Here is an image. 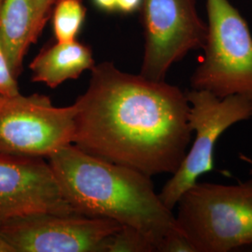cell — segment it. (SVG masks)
<instances>
[{"label": "cell", "instance_id": "obj_1", "mask_svg": "<svg viewBox=\"0 0 252 252\" xmlns=\"http://www.w3.org/2000/svg\"><path fill=\"white\" fill-rule=\"evenodd\" d=\"M74 105L73 144L91 155L153 177L173 175L188 152L189 102L165 81L106 61L91 69L89 86Z\"/></svg>", "mask_w": 252, "mask_h": 252}, {"label": "cell", "instance_id": "obj_2", "mask_svg": "<svg viewBox=\"0 0 252 252\" xmlns=\"http://www.w3.org/2000/svg\"><path fill=\"white\" fill-rule=\"evenodd\" d=\"M63 198L75 213L99 217L135 228L153 242L155 252L179 226L173 210L156 193L152 177L65 146L49 158Z\"/></svg>", "mask_w": 252, "mask_h": 252}, {"label": "cell", "instance_id": "obj_3", "mask_svg": "<svg viewBox=\"0 0 252 252\" xmlns=\"http://www.w3.org/2000/svg\"><path fill=\"white\" fill-rule=\"evenodd\" d=\"M176 221L195 252L252 245V179L237 185L195 182L179 199Z\"/></svg>", "mask_w": 252, "mask_h": 252}, {"label": "cell", "instance_id": "obj_4", "mask_svg": "<svg viewBox=\"0 0 252 252\" xmlns=\"http://www.w3.org/2000/svg\"><path fill=\"white\" fill-rule=\"evenodd\" d=\"M207 37L204 57L191 74L194 90L220 98L238 94L252 101V35L229 0H206Z\"/></svg>", "mask_w": 252, "mask_h": 252}, {"label": "cell", "instance_id": "obj_5", "mask_svg": "<svg viewBox=\"0 0 252 252\" xmlns=\"http://www.w3.org/2000/svg\"><path fill=\"white\" fill-rule=\"evenodd\" d=\"M185 94L189 104V126L195 136L180 167L159 193L170 210L201 176L214 169V151L219 137L231 126L252 117V101L242 95L220 98L207 91L194 89L186 91Z\"/></svg>", "mask_w": 252, "mask_h": 252}, {"label": "cell", "instance_id": "obj_6", "mask_svg": "<svg viewBox=\"0 0 252 252\" xmlns=\"http://www.w3.org/2000/svg\"><path fill=\"white\" fill-rule=\"evenodd\" d=\"M76 107L44 94H0V153L49 158L73 144Z\"/></svg>", "mask_w": 252, "mask_h": 252}, {"label": "cell", "instance_id": "obj_7", "mask_svg": "<svg viewBox=\"0 0 252 252\" xmlns=\"http://www.w3.org/2000/svg\"><path fill=\"white\" fill-rule=\"evenodd\" d=\"M140 9L145 41L140 75L165 81L174 63L203 50L207 23L199 15L196 0H142Z\"/></svg>", "mask_w": 252, "mask_h": 252}, {"label": "cell", "instance_id": "obj_8", "mask_svg": "<svg viewBox=\"0 0 252 252\" xmlns=\"http://www.w3.org/2000/svg\"><path fill=\"white\" fill-rule=\"evenodd\" d=\"M117 221L78 213H35L0 223V238L13 252H104Z\"/></svg>", "mask_w": 252, "mask_h": 252}, {"label": "cell", "instance_id": "obj_9", "mask_svg": "<svg viewBox=\"0 0 252 252\" xmlns=\"http://www.w3.org/2000/svg\"><path fill=\"white\" fill-rule=\"evenodd\" d=\"M75 213L42 157L0 153V223L35 213Z\"/></svg>", "mask_w": 252, "mask_h": 252}, {"label": "cell", "instance_id": "obj_10", "mask_svg": "<svg viewBox=\"0 0 252 252\" xmlns=\"http://www.w3.org/2000/svg\"><path fill=\"white\" fill-rule=\"evenodd\" d=\"M95 65L93 51L80 41H55L40 51L29 64L31 80L56 88L64 81L79 79Z\"/></svg>", "mask_w": 252, "mask_h": 252}, {"label": "cell", "instance_id": "obj_11", "mask_svg": "<svg viewBox=\"0 0 252 252\" xmlns=\"http://www.w3.org/2000/svg\"><path fill=\"white\" fill-rule=\"evenodd\" d=\"M39 36L32 0H0V44L17 79L30 46Z\"/></svg>", "mask_w": 252, "mask_h": 252}, {"label": "cell", "instance_id": "obj_12", "mask_svg": "<svg viewBox=\"0 0 252 252\" xmlns=\"http://www.w3.org/2000/svg\"><path fill=\"white\" fill-rule=\"evenodd\" d=\"M86 17L82 0H59L51 14L56 41L76 40Z\"/></svg>", "mask_w": 252, "mask_h": 252}, {"label": "cell", "instance_id": "obj_13", "mask_svg": "<svg viewBox=\"0 0 252 252\" xmlns=\"http://www.w3.org/2000/svg\"><path fill=\"white\" fill-rule=\"evenodd\" d=\"M104 252H155L153 242L140 231L121 225L104 246Z\"/></svg>", "mask_w": 252, "mask_h": 252}, {"label": "cell", "instance_id": "obj_14", "mask_svg": "<svg viewBox=\"0 0 252 252\" xmlns=\"http://www.w3.org/2000/svg\"><path fill=\"white\" fill-rule=\"evenodd\" d=\"M156 252H195V250L188 237L178 228L162 238Z\"/></svg>", "mask_w": 252, "mask_h": 252}, {"label": "cell", "instance_id": "obj_15", "mask_svg": "<svg viewBox=\"0 0 252 252\" xmlns=\"http://www.w3.org/2000/svg\"><path fill=\"white\" fill-rule=\"evenodd\" d=\"M20 93L18 79L12 72L8 59L0 44V94L10 95Z\"/></svg>", "mask_w": 252, "mask_h": 252}, {"label": "cell", "instance_id": "obj_16", "mask_svg": "<svg viewBox=\"0 0 252 252\" xmlns=\"http://www.w3.org/2000/svg\"><path fill=\"white\" fill-rule=\"evenodd\" d=\"M36 13V30L40 35L44 27L51 18L54 6L59 0H32Z\"/></svg>", "mask_w": 252, "mask_h": 252}, {"label": "cell", "instance_id": "obj_17", "mask_svg": "<svg viewBox=\"0 0 252 252\" xmlns=\"http://www.w3.org/2000/svg\"><path fill=\"white\" fill-rule=\"evenodd\" d=\"M142 0H117V10L125 14L134 13L140 9Z\"/></svg>", "mask_w": 252, "mask_h": 252}, {"label": "cell", "instance_id": "obj_18", "mask_svg": "<svg viewBox=\"0 0 252 252\" xmlns=\"http://www.w3.org/2000/svg\"><path fill=\"white\" fill-rule=\"evenodd\" d=\"M94 5L98 9L106 11V12H112L117 10V0H93Z\"/></svg>", "mask_w": 252, "mask_h": 252}, {"label": "cell", "instance_id": "obj_19", "mask_svg": "<svg viewBox=\"0 0 252 252\" xmlns=\"http://www.w3.org/2000/svg\"><path fill=\"white\" fill-rule=\"evenodd\" d=\"M0 252H13L9 245L5 243L1 238H0Z\"/></svg>", "mask_w": 252, "mask_h": 252}, {"label": "cell", "instance_id": "obj_20", "mask_svg": "<svg viewBox=\"0 0 252 252\" xmlns=\"http://www.w3.org/2000/svg\"><path fill=\"white\" fill-rule=\"evenodd\" d=\"M240 158L244 160V161H246V162H249L251 164H252V159H250V158H248L247 156H244V155H240Z\"/></svg>", "mask_w": 252, "mask_h": 252}]
</instances>
